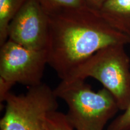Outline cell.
<instances>
[{
  "label": "cell",
  "instance_id": "6da1fadb",
  "mask_svg": "<svg viewBox=\"0 0 130 130\" xmlns=\"http://www.w3.org/2000/svg\"><path fill=\"white\" fill-rule=\"evenodd\" d=\"M48 64L61 80L101 49L130 44V39L114 29L99 13L88 7L49 15Z\"/></svg>",
  "mask_w": 130,
  "mask_h": 130
},
{
  "label": "cell",
  "instance_id": "7a4b0ae2",
  "mask_svg": "<svg viewBox=\"0 0 130 130\" xmlns=\"http://www.w3.org/2000/svg\"><path fill=\"white\" fill-rule=\"evenodd\" d=\"M54 92L67 104L66 119L75 130H104L120 110L109 91L104 87L95 92L85 79L61 80Z\"/></svg>",
  "mask_w": 130,
  "mask_h": 130
},
{
  "label": "cell",
  "instance_id": "3957f363",
  "mask_svg": "<svg viewBox=\"0 0 130 130\" xmlns=\"http://www.w3.org/2000/svg\"><path fill=\"white\" fill-rule=\"evenodd\" d=\"M125 46L115 44L101 49L65 79L93 78L113 95L119 110L124 111L130 104V57Z\"/></svg>",
  "mask_w": 130,
  "mask_h": 130
},
{
  "label": "cell",
  "instance_id": "277c9868",
  "mask_svg": "<svg viewBox=\"0 0 130 130\" xmlns=\"http://www.w3.org/2000/svg\"><path fill=\"white\" fill-rule=\"evenodd\" d=\"M57 99L54 90L43 83L29 87L24 94L10 92L5 100L1 130H51L48 118L57 111Z\"/></svg>",
  "mask_w": 130,
  "mask_h": 130
},
{
  "label": "cell",
  "instance_id": "5b68a950",
  "mask_svg": "<svg viewBox=\"0 0 130 130\" xmlns=\"http://www.w3.org/2000/svg\"><path fill=\"white\" fill-rule=\"evenodd\" d=\"M47 51H35L7 40L0 50V78L29 87L42 84Z\"/></svg>",
  "mask_w": 130,
  "mask_h": 130
},
{
  "label": "cell",
  "instance_id": "8992f818",
  "mask_svg": "<svg viewBox=\"0 0 130 130\" xmlns=\"http://www.w3.org/2000/svg\"><path fill=\"white\" fill-rule=\"evenodd\" d=\"M8 40L35 51H47L50 18L37 0H27L11 21Z\"/></svg>",
  "mask_w": 130,
  "mask_h": 130
},
{
  "label": "cell",
  "instance_id": "52a82bcc",
  "mask_svg": "<svg viewBox=\"0 0 130 130\" xmlns=\"http://www.w3.org/2000/svg\"><path fill=\"white\" fill-rule=\"evenodd\" d=\"M98 12L112 28L130 39V0H107Z\"/></svg>",
  "mask_w": 130,
  "mask_h": 130
},
{
  "label": "cell",
  "instance_id": "ba28073f",
  "mask_svg": "<svg viewBox=\"0 0 130 130\" xmlns=\"http://www.w3.org/2000/svg\"><path fill=\"white\" fill-rule=\"evenodd\" d=\"M27 0H0V46L8 40L11 21Z\"/></svg>",
  "mask_w": 130,
  "mask_h": 130
},
{
  "label": "cell",
  "instance_id": "9c48e42d",
  "mask_svg": "<svg viewBox=\"0 0 130 130\" xmlns=\"http://www.w3.org/2000/svg\"><path fill=\"white\" fill-rule=\"evenodd\" d=\"M48 15L68 10L87 7L83 0H37Z\"/></svg>",
  "mask_w": 130,
  "mask_h": 130
},
{
  "label": "cell",
  "instance_id": "30bf717a",
  "mask_svg": "<svg viewBox=\"0 0 130 130\" xmlns=\"http://www.w3.org/2000/svg\"><path fill=\"white\" fill-rule=\"evenodd\" d=\"M48 123L51 130H75L67 121L66 114L57 111L50 115Z\"/></svg>",
  "mask_w": 130,
  "mask_h": 130
},
{
  "label": "cell",
  "instance_id": "8fae6325",
  "mask_svg": "<svg viewBox=\"0 0 130 130\" xmlns=\"http://www.w3.org/2000/svg\"><path fill=\"white\" fill-rule=\"evenodd\" d=\"M107 130H130V104L122 115L110 123Z\"/></svg>",
  "mask_w": 130,
  "mask_h": 130
},
{
  "label": "cell",
  "instance_id": "7c38bea8",
  "mask_svg": "<svg viewBox=\"0 0 130 130\" xmlns=\"http://www.w3.org/2000/svg\"><path fill=\"white\" fill-rule=\"evenodd\" d=\"M12 84L9 83L4 79L0 78V101L5 102L6 97L10 93V90L13 87Z\"/></svg>",
  "mask_w": 130,
  "mask_h": 130
},
{
  "label": "cell",
  "instance_id": "4fadbf2b",
  "mask_svg": "<svg viewBox=\"0 0 130 130\" xmlns=\"http://www.w3.org/2000/svg\"><path fill=\"white\" fill-rule=\"evenodd\" d=\"M86 6L96 12H98L107 0H83Z\"/></svg>",
  "mask_w": 130,
  "mask_h": 130
}]
</instances>
